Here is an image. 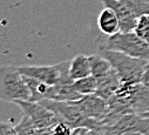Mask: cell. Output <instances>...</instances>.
Masks as SVG:
<instances>
[{"mask_svg":"<svg viewBox=\"0 0 149 135\" xmlns=\"http://www.w3.org/2000/svg\"><path fill=\"white\" fill-rule=\"evenodd\" d=\"M107 102L109 114L102 123H107L125 114L142 115L149 112V90L141 82H122Z\"/></svg>","mask_w":149,"mask_h":135,"instance_id":"6da1fadb","label":"cell"},{"mask_svg":"<svg viewBox=\"0 0 149 135\" xmlns=\"http://www.w3.org/2000/svg\"><path fill=\"white\" fill-rule=\"evenodd\" d=\"M94 45L96 49L106 48L122 52L134 58L144 59L149 61V44L141 39L134 31L118 32L113 35L102 34L95 39Z\"/></svg>","mask_w":149,"mask_h":135,"instance_id":"7a4b0ae2","label":"cell"},{"mask_svg":"<svg viewBox=\"0 0 149 135\" xmlns=\"http://www.w3.org/2000/svg\"><path fill=\"white\" fill-rule=\"evenodd\" d=\"M97 53L103 55L110 62L122 82H141L144 68L148 63L147 60L106 48L97 49Z\"/></svg>","mask_w":149,"mask_h":135,"instance_id":"3957f363","label":"cell"},{"mask_svg":"<svg viewBox=\"0 0 149 135\" xmlns=\"http://www.w3.org/2000/svg\"><path fill=\"white\" fill-rule=\"evenodd\" d=\"M0 97L1 100L12 104L18 100L28 101L31 99V92L18 67L11 65L1 66L0 68Z\"/></svg>","mask_w":149,"mask_h":135,"instance_id":"277c9868","label":"cell"},{"mask_svg":"<svg viewBox=\"0 0 149 135\" xmlns=\"http://www.w3.org/2000/svg\"><path fill=\"white\" fill-rule=\"evenodd\" d=\"M51 111L56 113L61 121L68 123L73 128L77 127H87L89 129H100L102 122L87 118L81 109L75 105L74 101H56L45 99L40 101Z\"/></svg>","mask_w":149,"mask_h":135,"instance_id":"5b68a950","label":"cell"},{"mask_svg":"<svg viewBox=\"0 0 149 135\" xmlns=\"http://www.w3.org/2000/svg\"><path fill=\"white\" fill-rule=\"evenodd\" d=\"M100 130L103 135H122L128 132H141L149 135V119L139 114H125L102 123Z\"/></svg>","mask_w":149,"mask_h":135,"instance_id":"8992f818","label":"cell"},{"mask_svg":"<svg viewBox=\"0 0 149 135\" xmlns=\"http://www.w3.org/2000/svg\"><path fill=\"white\" fill-rule=\"evenodd\" d=\"M25 115H27L38 129L49 128L61 122V119L56 113L51 111L40 101H25L18 100L14 102Z\"/></svg>","mask_w":149,"mask_h":135,"instance_id":"52a82bcc","label":"cell"},{"mask_svg":"<svg viewBox=\"0 0 149 135\" xmlns=\"http://www.w3.org/2000/svg\"><path fill=\"white\" fill-rule=\"evenodd\" d=\"M66 65H67V61H62L51 66H28L27 65V66L18 67V70L22 75L34 78L36 80L52 86L60 81Z\"/></svg>","mask_w":149,"mask_h":135,"instance_id":"ba28073f","label":"cell"},{"mask_svg":"<svg viewBox=\"0 0 149 135\" xmlns=\"http://www.w3.org/2000/svg\"><path fill=\"white\" fill-rule=\"evenodd\" d=\"M74 102L87 118L100 122H103L109 114V106L107 100L99 96L97 94L84 95Z\"/></svg>","mask_w":149,"mask_h":135,"instance_id":"9c48e42d","label":"cell"},{"mask_svg":"<svg viewBox=\"0 0 149 135\" xmlns=\"http://www.w3.org/2000/svg\"><path fill=\"white\" fill-rule=\"evenodd\" d=\"M103 6L111 8L120 20L121 32H132L134 31L137 21V17L119 0H101Z\"/></svg>","mask_w":149,"mask_h":135,"instance_id":"30bf717a","label":"cell"},{"mask_svg":"<svg viewBox=\"0 0 149 135\" xmlns=\"http://www.w3.org/2000/svg\"><path fill=\"white\" fill-rule=\"evenodd\" d=\"M97 26L101 33H103L106 35H113L121 31L120 20L118 15L111 8L106 6H103V8L101 10L97 17Z\"/></svg>","mask_w":149,"mask_h":135,"instance_id":"8fae6325","label":"cell"},{"mask_svg":"<svg viewBox=\"0 0 149 135\" xmlns=\"http://www.w3.org/2000/svg\"><path fill=\"white\" fill-rule=\"evenodd\" d=\"M121 84H122V81H121L119 74L116 73L115 70H113L108 75H106L101 79H97V90L95 94L108 100L115 94V92L119 89Z\"/></svg>","mask_w":149,"mask_h":135,"instance_id":"7c38bea8","label":"cell"},{"mask_svg":"<svg viewBox=\"0 0 149 135\" xmlns=\"http://www.w3.org/2000/svg\"><path fill=\"white\" fill-rule=\"evenodd\" d=\"M69 75L73 80L92 75L89 58L84 54H78L74 56L69 62Z\"/></svg>","mask_w":149,"mask_h":135,"instance_id":"4fadbf2b","label":"cell"},{"mask_svg":"<svg viewBox=\"0 0 149 135\" xmlns=\"http://www.w3.org/2000/svg\"><path fill=\"white\" fill-rule=\"evenodd\" d=\"M89 58V63H91V72L92 75L95 77L96 79H101L106 75H108L111 71H113V66L110 62L100 53L88 55Z\"/></svg>","mask_w":149,"mask_h":135,"instance_id":"5bb4252c","label":"cell"},{"mask_svg":"<svg viewBox=\"0 0 149 135\" xmlns=\"http://www.w3.org/2000/svg\"><path fill=\"white\" fill-rule=\"evenodd\" d=\"M73 86L75 88V90L79 92L81 95L95 94L97 90V79L93 75H88L82 79L74 80Z\"/></svg>","mask_w":149,"mask_h":135,"instance_id":"9a60e30c","label":"cell"},{"mask_svg":"<svg viewBox=\"0 0 149 135\" xmlns=\"http://www.w3.org/2000/svg\"><path fill=\"white\" fill-rule=\"evenodd\" d=\"M127 6L137 18L149 13V0H119Z\"/></svg>","mask_w":149,"mask_h":135,"instance_id":"2e32d148","label":"cell"},{"mask_svg":"<svg viewBox=\"0 0 149 135\" xmlns=\"http://www.w3.org/2000/svg\"><path fill=\"white\" fill-rule=\"evenodd\" d=\"M17 135H38V128L27 115H22L19 123L14 127Z\"/></svg>","mask_w":149,"mask_h":135,"instance_id":"e0dca14e","label":"cell"},{"mask_svg":"<svg viewBox=\"0 0 149 135\" xmlns=\"http://www.w3.org/2000/svg\"><path fill=\"white\" fill-rule=\"evenodd\" d=\"M134 32L141 39H143L144 41L149 44V13L143 14L137 18Z\"/></svg>","mask_w":149,"mask_h":135,"instance_id":"ac0fdd59","label":"cell"},{"mask_svg":"<svg viewBox=\"0 0 149 135\" xmlns=\"http://www.w3.org/2000/svg\"><path fill=\"white\" fill-rule=\"evenodd\" d=\"M72 132H73V127L61 121L53 127L51 135H72Z\"/></svg>","mask_w":149,"mask_h":135,"instance_id":"d6986e66","label":"cell"},{"mask_svg":"<svg viewBox=\"0 0 149 135\" xmlns=\"http://www.w3.org/2000/svg\"><path fill=\"white\" fill-rule=\"evenodd\" d=\"M0 135H17V134H15L14 127H12L10 123H6L3 121L1 126H0Z\"/></svg>","mask_w":149,"mask_h":135,"instance_id":"ffe728a7","label":"cell"},{"mask_svg":"<svg viewBox=\"0 0 149 135\" xmlns=\"http://www.w3.org/2000/svg\"><path fill=\"white\" fill-rule=\"evenodd\" d=\"M141 84L149 90V61L144 68V72H143V75H142V80H141Z\"/></svg>","mask_w":149,"mask_h":135,"instance_id":"44dd1931","label":"cell"},{"mask_svg":"<svg viewBox=\"0 0 149 135\" xmlns=\"http://www.w3.org/2000/svg\"><path fill=\"white\" fill-rule=\"evenodd\" d=\"M89 132V128L87 127H77V128H73L72 135H87Z\"/></svg>","mask_w":149,"mask_h":135,"instance_id":"7402d4cb","label":"cell"},{"mask_svg":"<svg viewBox=\"0 0 149 135\" xmlns=\"http://www.w3.org/2000/svg\"><path fill=\"white\" fill-rule=\"evenodd\" d=\"M87 135H103L100 129H89Z\"/></svg>","mask_w":149,"mask_h":135,"instance_id":"603a6c76","label":"cell"},{"mask_svg":"<svg viewBox=\"0 0 149 135\" xmlns=\"http://www.w3.org/2000/svg\"><path fill=\"white\" fill-rule=\"evenodd\" d=\"M122 135H146V134H143L141 132H128V133H125Z\"/></svg>","mask_w":149,"mask_h":135,"instance_id":"cb8c5ba5","label":"cell"},{"mask_svg":"<svg viewBox=\"0 0 149 135\" xmlns=\"http://www.w3.org/2000/svg\"><path fill=\"white\" fill-rule=\"evenodd\" d=\"M142 116H144V118L149 119V112H146V113H143V114H142Z\"/></svg>","mask_w":149,"mask_h":135,"instance_id":"d4e9b609","label":"cell"}]
</instances>
